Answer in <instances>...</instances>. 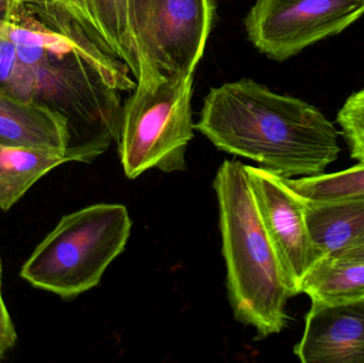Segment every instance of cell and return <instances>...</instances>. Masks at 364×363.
Returning a JSON list of instances; mask_svg holds the SVG:
<instances>
[{
  "instance_id": "11",
  "label": "cell",
  "mask_w": 364,
  "mask_h": 363,
  "mask_svg": "<svg viewBox=\"0 0 364 363\" xmlns=\"http://www.w3.org/2000/svg\"><path fill=\"white\" fill-rule=\"evenodd\" d=\"M304 200L308 227L321 259L364 237V197Z\"/></svg>"
},
{
  "instance_id": "12",
  "label": "cell",
  "mask_w": 364,
  "mask_h": 363,
  "mask_svg": "<svg viewBox=\"0 0 364 363\" xmlns=\"http://www.w3.org/2000/svg\"><path fill=\"white\" fill-rule=\"evenodd\" d=\"M70 162L66 153L0 144V210L8 211L47 173Z\"/></svg>"
},
{
  "instance_id": "18",
  "label": "cell",
  "mask_w": 364,
  "mask_h": 363,
  "mask_svg": "<svg viewBox=\"0 0 364 363\" xmlns=\"http://www.w3.org/2000/svg\"><path fill=\"white\" fill-rule=\"evenodd\" d=\"M329 258L348 264H364V237L350 246L329 256Z\"/></svg>"
},
{
  "instance_id": "17",
  "label": "cell",
  "mask_w": 364,
  "mask_h": 363,
  "mask_svg": "<svg viewBox=\"0 0 364 363\" xmlns=\"http://www.w3.org/2000/svg\"><path fill=\"white\" fill-rule=\"evenodd\" d=\"M16 48L0 29V92L4 90L16 65Z\"/></svg>"
},
{
  "instance_id": "8",
  "label": "cell",
  "mask_w": 364,
  "mask_h": 363,
  "mask_svg": "<svg viewBox=\"0 0 364 363\" xmlns=\"http://www.w3.org/2000/svg\"><path fill=\"white\" fill-rule=\"evenodd\" d=\"M29 16L76 42L95 40L125 62L139 87L155 80L136 49L128 21L127 0H19Z\"/></svg>"
},
{
  "instance_id": "13",
  "label": "cell",
  "mask_w": 364,
  "mask_h": 363,
  "mask_svg": "<svg viewBox=\"0 0 364 363\" xmlns=\"http://www.w3.org/2000/svg\"><path fill=\"white\" fill-rule=\"evenodd\" d=\"M301 293L311 305L333 306L364 298V264L322 258L304 279Z\"/></svg>"
},
{
  "instance_id": "4",
  "label": "cell",
  "mask_w": 364,
  "mask_h": 363,
  "mask_svg": "<svg viewBox=\"0 0 364 363\" xmlns=\"http://www.w3.org/2000/svg\"><path fill=\"white\" fill-rule=\"evenodd\" d=\"M193 74L164 77L154 87L136 85L123 104L119 125V159L129 179L158 168L186 170V153L194 138Z\"/></svg>"
},
{
  "instance_id": "1",
  "label": "cell",
  "mask_w": 364,
  "mask_h": 363,
  "mask_svg": "<svg viewBox=\"0 0 364 363\" xmlns=\"http://www.w3.org/2000/svg\"><path fill=\"white\" fill-rule=\"evenodd\" d=\"M194 129L284 178L324 174L341 153L340 132L316 106L250 78L212 87Z\"/></svg>"
},
{
  "instance_id": "15",
  "label": "cell",
  "mask_w": 364,
  "mask_h": 363,
  "mask_svg": "<svg viewBox=\"0 0 364 363\" xmlns=\"http://www.w3.org/2000/svg\"><path fill=\"white\" fill-rule=\"evenodd\" d=\"M337 123L350 157L364 163V87L346 99L338 112Z\"/></svg>"
},
{
  "instance_id": "6",
  "label": "cell",
  "mask_w": 364,
  "mask_h": 363,
  "mask_svg": "<svg viewBox=\"0 0 364 363\" xmlns=\"http://www.w3.org/2000/svg\"><path fill=\"white\" fill-rule=\"evenodd\" d=\"M363 14L364 0H257L244 26L255 48L286 61L341 33Z\"/></svg>"
},
{
  "instance_id": "10",
  "label": "cell",
  "mask_w": 364,
  "mask_h": 363,
  "mask_svg": "<svg viewBox=\"0 0 364 363\" xmlns=\"http://www.w3.org/2000/svg\"><path fill=\"white\" fill-rule=\"evenodd\" d=\"M0 144L46 149L68 155V121L47 107L21 102L0 93Z\"/></svg>"
},
{
  "instance_id": "14",
  "label": "cell",
  "mask_w": 364,
  "mask_h": 363,
  "mask_svg": "<svg viewBox=\"0 0 364 363\" xmlns=\"http://www.w3.org/2000/svg\"><path fill=\"white\" fill-rule=\"evenodd\" d=\"M291 189L309 200L364 197V163L333 174L286 178Z\"/></svg>"
},
{
  "instance_id": "5",
  "label": "cell",
  "mask_w": 364,
  "mask_h": 363,
  "mask_svg": "<svg viewBox=\"0 0 364 363\" xmlns=\"http://www.w3.org/2000/svg\"><path fill=\"white\" fill-rule=\"evenodd\" d=\"M130 31L155 80L194 74L215 14L214 0H127Z\"/></svg>"
},
{
  "instance_id": "2",
  "label": "cell",
  "mask_w": 364,
  "mask_h": 363,
  "mask_svg": "<svg viewBox=\"0 0 364 363\" xmlns=\"http://www.w3.org/2000/svg\"><path fill=\"white\" fill-rule=\"evenodd\" d=\"M213 188L220 207L227 289L235 320L256 330L257 338L287 325L289 296L271 241L263 227L245 166L226 160Z\"/></svg>"
},
{
  "instance_id": "19",
  "label": "cell",
  "mask_w": 364,
  "mask_h": 363,
  "mask_svg": "<svg viewBox=\"0 0 364 363\" xmlns=\"http://www.w3.org/2000/svg\"><path fill=\"white\" fill-rule=\"evenodd\" d=\"M19 0H0V23H13L18 18Z\"/></svg>"
},
{
  "instance_id": "7",
  "label": "cell",
  "mask_w": 364,
  "mask_h": 363,
  "mask_svg": "<svg viewBox=\"0 0 364 363\" xmlns=\"http://www.w3.org/2000/svg\"><path fill=\"white\" fill-rule=\"evenodd\" d=\"M245 170L289 296L301 294L306 275L321 260L308 227L305 200L284 177L262 166H245Z\"/></svg>"
},
{
  "instance_id": "9",
  "label": "cell",
  "mask_w": 364,
  "mask_h": 363,
  "mask_svg": "<svg viewBox=\"0 0 364 363\" xmlns=\"http://www.w3.org/2000/svg\"><path fill=\"white\" fill-rule=\"evenodd\" d=\"M294 354L303 363H364V298L311 305Z\"/></svg>"
},
{
  "instance_id": "3",
  "label": "cell",
  "mask_w": 364,
  "mask_h": 363,
  "mask_svg": "<svg viewBox=\"0 0 364 363\" xmlns=\"http://www.w3.org/2000/svg\"><path fill=\"white\" fill-rule=\"evenodd\" d=\"M127 208L96 204L64 215L21 266L36 289L72 300L93 289L123 253L132 232Z\"/></svg>"
},
{
  "instance_id": "16",
  "label": "cell",
  "mask_w": 364,
  "mask_h": 363,
  "mask_svg": "<svg viewBox=\"0 0 364 363\" xmlns=\"http://www.w3.org/2000/svg\"><path fill=\"white\" fill-rule=\"evenodd\" d=\"M1 283L2 261L0 259V359L14 347L17 340L16 330L2 298Z\"/></svg>"
}]
</instances>
